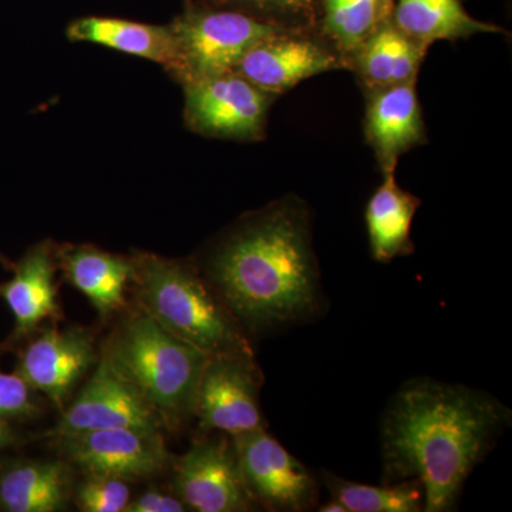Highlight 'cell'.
Instances as JSON below:
<instances>
[{
	"label": "cell",
	"instance_id": "cell-1",
	"mask_svg": "<svg viewBox=\"0 0 512 512\" xmlns=\"http://www.w3.org/2000/svg\"><path fill=\"white\" fill-rule=\"evenodd\" d=\"M510 417L495 397L461 384L407 383L383 420L386 480L419 481L426 512L453 510Z\"/></svg>",
	"mask_w": 512,
	"mask_h": 512
},
{
	"label": "cell",
	"instance_id": "cell-2",
	"mask_svg": "<svg viewBox=\"0 0 512 512\" xmlns=\"http://www.w3.org/2000/svg\"><path fill=\"white\" fill-rule=\"evenodd\" d=\"M205 278L242 329L312 318L322 291L305 202L288 195L239 221L211 252Z\"/></svg>",
	"mask_w": 512,
	"mask_h": 512
},
{
	"label": "cell",
	"instance_id": "cell-3",
	"mask_svg": "<svg viewBox=\"0 0 512 512\" xmlns=\"http://www.w3.org/2000/svg\"><path fill=\"white\" fill-rule=\"evenodd\" d=\"M133 265L140 308L168 332L210 357L252 353L244 329L197 268L153 254L137 255Z\"/></svg>",
	"mask_w": 512,
	"mask_h": 512
},
{
	"label": "cell",
	"instance_id": "cell-4",
	"mask_svg": "<svg viewBox=\"0 0 512 512\" xmlns=\"http://www.w3.org/2000/svg\"><path fill=\"white\" fill-rule=\"evenodd\" d=\"M107 355L161 417L181 421L195 416L210 356L168 332L143 308L123 323Z\"/></svg>",
	"mask_w": 512,
	"mask_h": 512
},
{
	"label": "cell",
	"instance_id": "cell-5",
	"mask_svg": "<svg viewBox=\"0 0 512 512\" xmlns=\"http://www.w3.org/2000/svg\"><path fill=\"white\" fill-rule=\"evenodd\" d=\"M170 28L174 60L168 72L184 86L235 72L252 47L285 30L214 3H191L170 23Z\"/></svg>",
	"mask_w": 512,
	"mask_h": 512
},
{
	"label": "cell",
	"instance_id": "cell-6",
	"mask_svg": "<svg viewBox=\"0 0 512 512\" xmlns=\"http://www.w3.org/2000/svg\"><path fill=\"white\" fill-rule=\"evenodd\" d=\"M185 123L201 136L261 141L274 94L259 89L237 72L185 84Z\"/></svg>",
	"mask_w": 512,
	"mask_h": 512
},
{
	"label": "cell",
	"instance_id": "cell-7",
	"mask_svg": "<svg viewBox=\"0 0 512 512\" xmlns=\"http://www.w3.org/2000/svg\"><path fill=\"white\" fill-rule=\"evenodd\" d=\"M232 440L242 478L255 504L286 512L308 511L318 504L316 478L265 429L239 434Z\"/></svg>",
	"mask_w": 512,
	"mask_h": 512
},
{
	"label": "cell",
	"instance_id": "cell-8",
	"mask_svg": "<svg viewBox=\"0 0 512 512\" xmlns=\"http://www.w3.org/2000/svg\"><path fill=\"white\" fill-rule=\"evenodd\" d=\"M259 386L261 376L254 353L211 356L202 372L195 404L200 430L235 437L265 429Z\"/></svg>",
	"mask_w": 512,
	"mask_h": 512
},
{
	"label": "cell",
	"instance_id": "cell-9",
	"mask_svg": "<svg viewBox=\"0 0 512 512\" xmlns=\"http://www.w3.org/2000/svg\"><path fill=\"white\" fill-rule=\"evenodd\" d=\"M349 70L345 56L320 32L284 30L242 57L235 72L278 97L319 74Z\"/></svg>",
	"mask_w": 512,
	"mask_h": 512
},
{
	"label": "cell",
	"instance_id": "cell-10",
	"mask_svg": "<svg viewBox=\"0 0 512 512\" xmlns=\"http://www.w3.org/2000/svg\"><path fill=\"white\" fill-rule=\"evenodd\" d=\"M161 424V414L106 353L92 379L64 412L55 434L62 437L116 427L160 431Z\"/></svg>",
	"mask_w": 512,
	"mask_h": 512
},
{
	"label": "cell",
	"instance_id": "cell-11",
	"mask_svg": "<svg viewBox=\"0 0 512 512\" xmlns=\"http://www.w3.org/2000/svg\"><path fill=\"white\" fill-rule=\"evenodd\" d=\"M175 491L198 512L252 510L255 501L239 468L234 440H201L175 464Z\"/></svg>",
	"mask_w": 512,
	"mask_h": 512
},
{
	"label": "cell",
	"instance_id": "cell-12",
	"mask_svg": "<svg viewBox=\"0 0 512 512\" xmlns=\"http://www.w3.org/2000/svg\"><path fill=\"white\" fill-rule=\"evenodd\" d=\"M72 463L89 474L131 480L163 470L168 454L160 431L116 427L59 437Z\"/></svg>",
	"mask_w": 512,
	"mask_h": 512
},
{
	"label": "cell",
	"instance_id": "cell-13",
	"mask_svg": "<svg viewBox=\"0 0 512 512\" xmlns=\"http://www.w3.org/2000/svg\"><path fill=\"white\" fill-rule=\"evenodd\" d=\"M94 360V339L86 330L46 329L23 350L16 375L63 407Z\"/></svg>",
	"mask_w": 512,
	"mask_h": 512
},
{
	"label": "cell",
	"instance_id": "cell-14",
	"mask_svg": "<svg viewBox=\"0 0 512 512\" xmlns=\"http://www.w3.org/2000/svg\"><path fill=\"white\" fill-rule=\"evenodd\" d=\"M365 136L383 175L396 174L400 157L427 143L417 82L365 94Z\"/></svg>",
	"mask_w": 512,
	"mask_h": 512
},
{
	"label": "cell",
	"instance_id": "cell-15",
	"mask_svg": "<svg viewBox=\"0 0 512 512\" xmlns=\"http://www.w3.org/2000/svg\"><path fill=\"white\" fill-rule=\"evenodd\" d=\"M55 274V249L50 242H42L15 265L12 279L0 284V298L15 318L13 338L28 336L45 320L59 318Z\"/></svg>",
	"mask_w": 512,
	"mask_h": 512
},
{
	"label": "cell",
	"instance_id": "cell-16",
	"mask_svg": "<svg viewBox=\"0 0 512 512\" xmlns=\"http://www.w3.org/2000/svg\"><path fill=\"white\" fill-rule=\"evenodd\" d=\"M427 53L426 47L400 32L392 20H387L349 57V72L356 74L365 94L417 82Z\"/></svg>",
	"mask_w": 512,
	"mask_h": 512
},
{
	"label": "cell",
	"instance_id": "cell-17",
	"mask_svg": "<svg viewBox=\"0 0 512 512\" xmlns=\"http://www.w3.org/2000/svg\"><path fill=\"white\" fill-rule=\"evenodd\" d=\"M64 276L92 302L100 315L109 316L124 305V292L133 281V259L90 245H67L57 252Z\"/></svg>",
	"mask_w": 512,
	"mask_h": 512
},
{
	"label": "cell",
	"instance_id": "cell-18",
	"mask_svg": "<svg viewBox=\"0 0 512 512\" xmlns=\"http://www.w3.org/2000/svg\"><path fill=\"white\" fill-rule=\"evenodd\" d=\"M420 205L419 197L397 184L396 175H383L365 214L370 252L377 262L413 254L412 224Z\"/></svg>",
	"mask_w": 512,
	"mask_h": 512
},
{
	"label": "cell",
	"instance_id": "cell-19",
	"mask_svg": "<svg viewBox=\"0 0 512 512\" xmlns=\"http://www.w3.org/2000/svg\"><path fill=\"white\" fill-rule=\"evenodd\" d=\"M392 23L427 50L436 42H456L481 33H505L494 23L473 18L461 0H394Z\"/></svg>",
	"mask_w": 512,
	"mask_h": 512
},
{
	"label": "cell",
	"instance_id": "cell-20",
	"mask_svg": "<svg viewBox=\"0 0 512 512\" xmlns=\"http://www.w3.org/2000/svg\"><path fill=\"white\" fill-rule=\"evenodd\" d=\"M67 37L72 42L94 43L126 55L143 57L167 70L173 66L174 39L170 25L86 16L70 23Z\"/></svg>",
	"mask_w": 512,
	"mask_h": 512
},
{
	"label": "cell",
	"instance_id": "cell-21",
	"mask_svg": "<svg viewBox=\"0 0 512 512\" xmlns=\"http://www.w3.org/2000/svg\"><path fill=\"white\" fill-rule=\"evenodd\" d=\"M69 473L60 461H26L0 476V511L55 512L67 500Z\"/></svg>",
	"mask_w": 512,
	"mask_h": 512
},
{
	"label": "cell",
	"instance_id": "cell-22",
	"mask_svg": "<svg viewBox=\"0 0 512 512\" xmlns=\"http://www.w3.org/2000/svg\"><path fill=\"white\" fill-rule=\"evenodd\" d=\"M332 498L348 512H420L424 511V491L419 481L403 480L392 485L352 483L333 474H323Z\"/></svg>",
	"mask_w": 512,
	"mask_h": 512
},
{
	"label": "cell",
	"instance_id": "cell-23",
	"mask_svg": "<svg viewBox=\"0 0 512 512\" xmlns=\"http://www.w3.org/2000/svg\"><path fill=\"white\" fill-rule=\"evenodd\" d=\"M382 22L377 0H323L319 32L345 56L363 45Z\"/></svg>",
	"mask_w": 512,
	"mask_h": 512
},
{
	"label": "cell",
	"instance_id": "cell-24",
	"mask_svg": "<svg viewBox=\"0 0 512 512\" xmlns=\"http://www.w3.org/2000/svg\"><path fill=\"white\" fill-rule=\"evenodd\" d=\"M285 30L319 32L323 0H212Z\"/></svg>",
	"mask_w": 512,
	"mask_h": 512
},
{
	"label": "cell",
	"instance_id": "cell-25",
	"mask_svg": "<svg viewBox=\"0 0 512 512\" xmlns=\"http://www.w3.org/2000/svg\"><path fill=\"white\" fill-rule=\"evenodd\" d=\"M131 500L126 480L89 474L77 490V504L86 512H123Z\"/></svg>",
	"mask_w": 512,
	"mask_h": 512
},
{
	"label": "cell",
	"instance_id": "cell-26",
	"mask_svg": "<svg viewBox=\"0 0 512 512\" xmlns=\"http://www.w3.org/2000/svg\"><path fill=\"white\" fill-rule=\"evenodd\" d=\"M33 389L22 377L0 370V414L9 417H26L36 413Z\"/></svg>",
	"mask_w": 512,
	"mask_h": 512
},
{
	"label": "cell",
	"instance_id": "cell-27",
	"mask_svg": "<svg viewBox=\"0 0 512 512\" xmlns=\"http://www.w3.org/2000/svg\"><path fill=\"white\" fill-rule=\"evenodd\" d=\"M185 510L187 507L180 498L171 497L157 490H148L136 500H130L124 512H183Z\"/></svg>",
	"mask_w": 512,
	"mask_h": 512
},
{
	"label": "cell",
	"instance_id": "cell-28",
	"mask_svg": "<svg viewBox=\"0 0 512 512\" xmlns=\"http://www.w3.org/2000/svg\"><path fill=\"white\" fill-rule=\"evenodd\" d=\"M12 441V430H10L8 421H6V417H3L2 414H0V448L8 446V444L12 443Z\"/></svg>",
	"mask_w": 512,
	"mask_h": 512
},
{
	"label": "cell",
	"instance_id": "cell-29",
	"mask_svg": "<svg viewBox=\"0 0 512 512\" xmlns=\"http://www.w3.org/2000/svg\"><path fill=\"white\" fill-rule=\"evenodd\" d=\"M379 3L380 18L382 22H387L392 18L394 0H377Z\"/></svg>",
	"mask_w": 512,
	"mask_h": 512
},
{
	"label": "cell",
	"instance_id": "cell-30",
	"mask_svg": "<svg viewBox=\"0 0 512 512\" xmlns=\"http://www.w3.org/2000/svg\"><path fill=\"white\" fill-rule=\"evenodd\" d=\"M319 511H322V512H348V511H346V508L343 507V505L339 503V501L335 500V498H332V500H330L329 503L322 505V507L319 508Z\"/></svg>",
	"mask_w": 512,
	"mask_h": 512
},
{
	"label": "cell",
	"instance_id": "cell-31",
	"mask_svg": "<svg viewBox=\"0 0 512 512\" xmlns=\"http://www.w3.org/2000/svg\"><path fill=\"white\" fill-rule=\"evenodd\" d=\"M0 264H6V259L3 255H0Z\"/></svg>",
	"mask_w": 512,
	"mask_h": 512
}]
</instances>
